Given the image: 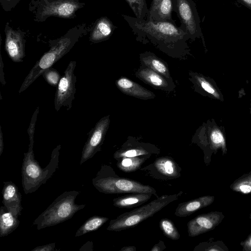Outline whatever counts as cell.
<instances>
[{
  "label": "cell",
  "instance_id": "6da1fadb",
  "mask_svg": "<svg viewBox=\"0 0 251 251\" xmlns=\"http://www.w3.org/2000/svg\"><path fill=\"white\" fill-rule=\"evenodd\" d=\"M137 40L143 43L151 42L160 48L172 50L187 47L188 34L177 27L175 21L147 20L140 23L136 18L122 15Z\"/></svg>",
  "mask_w": 251,
  "mask_h": 251
},
{
  "label": "cell",
  "instance_id": "7a4b0ae2",
  "mask_svg": "<svg viewBox=\"0 0 251 251\" xmlns=\"http://www.w3.org/2000/svg\"><path fill=\"white\" fill-rule=\"evenodd\" d=\"M85 25L76 26L64 35L50 41V49L45 52L32 68L24 79L19 90L21 93L25 90L45 71L66 54L78 41L85 32Z\"/></svg>",
  "mask_w": 251,
  "mask_h": 251
},
{
  "label": "cell",
  "instance_id": "3957f363",
  "mask_svg": "<svg viewBox=\"0 0 251 251\" xmlns=\"http://www.w3.org/2000/svg\"><path fill=\"white\" fill-rule=\"evenodd\" d=\"M33 148V145L28 146L27 152L24 153L22 164V186L25 194L35 192L46 183L58 168L60 145L53 150L51 159L44 168H42L35 159Z\"/></svg>",
  "mask_w": 251,
  "mask_h": 251
},
{
  "label": "cell",
  "instance_id": "277c9868",
  "mask_svg": "<svg viewBox=\"0 0 251 251\" xmlns=\"http://www.w3.org/2000/svg\"><path fill=\"white\" fill-rule=\"evenodd\" d=\"M94 186L104 194L148 193L158 198L156 190L132 179L122 177L116 174L110 166L102 164L92 180Z\"/></svg>",
  "mask_w": 251,
  "mask_h": 251
},
{
  "label": "cell",
  "instance_id": "5b68a950",
  "mask_svg": "<svg viewBox=\"0 0 251 251\" xmlns=\"http://www.w3.org/2000/svg\"><path fill=\"white\" fill-rule=\"evenodd\" d=\"M79 193V191H76L63 193L34 221L33 225L40 230L71 219L85 206V204L75 203V199Z\"/></svg>",
  "mask_w": 251,
  "mask_h": 251
},
{
  "label": "cell",
  "instance_id": "8992f818",
  "mask_svg": "<svg viewBox=\"0 0 251 251\" xmlns=\"http://www.w3.org/2000/svg\"><path fill=\"white\" fill-rule=\"evenodd\" d=\"M182 191L173 195H164L139 208L124 213L116 219L111 220L107 230L120 231L132 227L148 218L153 216L171 202L177 200Z\"/></svg>",
  "mask_w": 251,
  "mask_h": 251
},
{
  "label": "cell",
  "instance_id": "52a82bcc",
  "mask_svg": "<svg viewBox=\"0 0 251 251\" xmlns=\"http://www.w3.org/2000/svg\"><path fill=\"white\" fill-rule=\"evenodd\" d=\"M173 10L179 19L181 29L186 32L190 39L204 38L201 26V20L196 5L193 0H172Z\"/></svg>",
  "mask_w": 251,
  "mask_h": 251
},
{
  "label": "cell",
  "instance_id": "ba28073f",
  "mask_svg": "<svg viewBox=\"0 0 251 251\" xmlns=\"http://www.w3.org/2000/svg\"><path fill=\"white\" fill-rule=\"evenodd\" d=\"M201 131V142L204 152V160L209 164L213 153L215 154L219 150L221 151L223 155L227 153L225 128L212 119L203 125Z\"/></svg>",
  "mask_w": 251,
  "mask_h": 251
},
{
  "label": "cell",
  "instance_id": "9c48e42d",
  "mask_svg": "<svg viewBox=\"0 0 251 251\" xmlns=\"http://www.w3.org/2000/svg\"><path fill=\"white\" fill-rule=\"evenodd\" d=\"M75 66L76 61L70 62L57 86L54 102L56 111L62 106L67 110L72 107L76 91V76L74 73Z\"/></svg>",
  "mask_w": 251,
  "mask_h": 251
},
{
  "label": "cell",
  "instance_id": "30bf717a",
  "mask_svg": "<svg viewBox=\"0 0 251 251\" xmlns=\"http://www.w3.org/2000/svg\"><path fill=\"white\" fill-rule=\"evenodd\" d=\"M84 3L77 0H44L36 13V21H44L50 16L72 18Z\"/></svg>",
  "mask_w": 251,
  "mask_h": 251
},
{
  "label": "cell",
  "instance_id": "8fae6325",
  "mask_svg": "<svg viewBox=\"0 0 251 251\" xmlns=\"http://www.w3.org/2000/svg\"><path fill=\"white\" fill-rule=\"evenodd\" d=\"M110 124L109 115L101 118L90 131L81 154L80 165L92 158L100 151Z\"/></svg>",
  "mask_w": 251,
  "mask_h": 251
},
{
  "label": "cell",
  "instance_id": "7c38bea8",
  "mask_svg": "<svg viewBox=\"0 0 251 251\" xmlns=\"http://www.w3.org/2000/svg\"><path fill=\"white\" fill-rule=\"evenodd\" d=\"M154 178L167 180L181 176V168L171 157L162 156L156 159L151 164L140 169Z\"/></svg>",
  "mask_w": 251,
  "mask_h": 251
},
{
  "label": "cell",
  "instance_id": "4fadbf2b",
  "mask_svg": "<svg viewBox=\"0 0 251 251\" xmlns=\"http://www.w3.org/2000/svg\"><path fill=\"white\" fill-rule=\"evenodd\" d=\"M224 218L223 213L219 211H211L198 215L187 223L189 236L195 237L214 229Z\"/></svg>",
  "mask_w": 251,
  "mask_h": 251
},
{
  "label": "cell",
  "instance_id": "5bb4252c",
  "mask_svg": "<svg viewBox=\"0 0 251 251\" xmlns=\"http://www.w3.org/2000/svg\"><path fill=\"white\" fill-rule=\"evenodd\" d=\"M5 49L11 60L15 62L24 60L25 56V39L24 33L11 27L8 23L5 27Z\"/></svg>",
  "mask_w": 251,
  "mask_h": 251
},
{
  "label": "cell",
  "instance_id": "9a60e30c",
  "mask_svg": "<svg viewBox=\"0 0 251 251\" xmlns=\"http://www.w3.org/2000/svg\"><path fill=\"white\" fill-rule=\"evenodd\" d=\"M2 190V203L7 210L16 216L21 214L22 195L18 187L11 181L3 182Z\"/></svg>",
  "mask_w": 251,
  "mask_h": 251
},
{
  "label": "cell",
  "instance_id": "2e32d148",
  "mask_svg": "<svg viewBox=\"0 0 251 251\" xmlns=\"http://www.w3.org/2000/svg\"><path fill=\"white\" fill-rule=\"evenodd\" d=\"M172 0H152L146 18L154 21H174Z\"/></svg>",
  "mask_w": 251,
  "mask_h": 251
},
{
  "label": "cell",
  "instance_id": "e0dca14e",
  "mask_svg": "<svg viewBox=\"0 0 251 251\" xmlns=\"http://www.w3.org/2000/svg\"><path fill=\"white\" fill-rule=\"evenodd\" d=\"M214 200V196L208 195L180 203L175 210V214L179 217L189 216L197 211L211 205Z\"/></svg>",
  "mask_w": 251,
  "mask_h": 251
},
{
  "label": "cell",
  "instance_id": "ac0fdd59",
  "mask_svg": "<svg viewBox=\"0 0 251 251\" xmlns=\"http://www.w3.org/2000/svg\"><path fill=\"white\" fill-rule=\"evenodd\" d=\"M116 84L119 89L126 95L144 100L155 97L152 92L127 78H120Z\"/></svg>",
  "mask_w": 251,
  "mask_h": 251
},
{
  "label": "cell",
  "instance_id": "d6986e66",
  "mask_svg": "<svg viewBox=\"0 0 251 251\" xmlns=\"http://www.w3.org/2000/svg\"><path fill=\"white\" fill-rule=\"evenodd\" d=\"M193 77L201 94L211 99L224 101V95L213 79L198 73L194 74Z\"/></svg>",
  "mask_w": 251,
  "mask_h": 251
},
{
  "label": "cell",
  "instance_id": "ffe728a7",
  "mask_svg": "<svg viewBox=\"0 0 251 251\" xmlns=\"http://www.w3.org/2000/svg\"><path fill=\"white\" fill-rule=\"evenodd\" d=\"M116 28L107 17H102L95 22L90 34V41L97 43L107 40Z\"/></svg>",
  "mask_w": 251,
  "mask_h": 251
},
{
  "label": "cell",
  "instance_id": "44dd1931",
  "mask_svg": "<svg viewBox=\"0 0 251 251\" xmlns=\"http://www.w3.org/2000/svg\"><path fill=\"white\" fill-rule=\"evenodd\" d=\"M152 194L132 193L115 198L113 200L114 206L120 208H131L139 206L148 201Z\"/></svg>",
  "mask_w": 251,
  "mask_h": 251
},
{
  "label": "cell",
  "instance_id": "7402d4cb",
  "mask_svg": "<svg viewBox=\"0 0 251 251\" xmlns=\"http://www.w3.org/2000/svg\"><path fill=\"white\" fill-rule=\"evenodd\" d=\"M158 154L159 151L155 147L147 148V146H125L116 151L114 154V158L117 161L124 157H136L142 155H151L152 154Z\"/></svg>",
  "mask_w": 251,
  "mask_h": 251
},
{
  "label": "cell",
  "instance_id": "603a6c76",
  "mask_svg": "<svg viewBox=\"0 0 251 251\" xmlns=\"http://www.w3.org/2000/svg\"><path fill=\"white\" fill-rule=\"evenodd\" d=\"M20 221L4 206L0 209V237L7 236L19 226Z\"/></svg>",
  "mask_w": 251,
  "mask_h": 251
},
{
  "label": "cell",
  "instance_id": "cb8c5ba5",
  "mask_svg": "<svg viewBox=\"0 0 251 251\" xmlns=\"http://www.w3.org/2000/svg\"><path fill=\"white\" fill-rule=\"evenodd\" d=\"M137 75L148 84L158 89H166L168 83L164 77L149 68H144L138 71Z\"/></svg>",
  "mask_w": 251,
  "mask_h": 251
},
{
  "label": "cell",
  "instance_id": "d4e9b609",
  "mask_svg": "<svg viewBox=\"0 0 251 251\" xmlns=\"http://www.w3.org/2000/svg\"><path fill=\"white\" fill-rule=\"evenodd\" d=\"M141 59L148 68L166 78L170 77V73L166 65L151 52H147L142 54Z\"/></svg>",
  "mask_w": 251,
  "mask_h": 251
},
{
  "label": "cell",
  "instance_id": "484cf974",
  "mask_svg": "<svg viewBox=\"0 0 251 251\" xmlns=\"http://www.w3.org/2000/svg\"><path fill=\"white\" fill-rule=\"evenodd\" d=\"M151 155H142L136 157H124L117 161V166L126 173L133 172L140 169L141 165Z\"/></svg>",
  "mask_w": 251,
  "mask_h": 251
},
{
  "label": "cell",
  "instance_id": "4316f807",
  "mask_svg": "<svg viewBox=\"0 0 251 251\" xmlns=\"http://www.w3.org/2000/svg\"><path fill=\"white\" fill-rule=\"evenodd\" d=\"M108 220L107 217L100 216H93L90 217L77 229L75 237H79L97 230Z\"/></svg>",
  "mask_w": 251,
  "mask_h": 251
},
{
  "label": "cell",
  "instance_id": "83f0119b",
  "mask_svg": "<svg viewBox=\"0 0 251 251\" xmlns=\"http://www.w3.org/2000/svg\"><path fill=\"white\" fill-rule=\"evenodd\" d=\"M233 191L242 194L251 193V172L244 174L235 179L230 185Z\"/></svg>",
  "mask_w": 251,
  "mask_h": 251
},
{
  "label": "cell",
  "instance_id": "f1b7e54d",
  "mask_svg": "<svg viewBox=\"0 0 251 251\" xmlns=\"http://www.w3.org/2000/svg\"><path fill=\"white\" fill-rule=\"evenodd\" d=\"M140 23L146 21L149 9L146 0H126Z\"/></svg>",
  "mask_w": 251,
  "mask_h": 251
},
{
  "label": "cell",
  "instance_id": "f546056e",
  "mask_svg": "<svg viewBox=\"0 0 251 251\" xmlns=\"http://www.w3.org/2000/svg\"><path fill=\"white\" fill-rule=\"evenodd\" d=\"M214 238L200 243L194 249V251H228V247L221 240L214 241Z\"/></svg>",
  "mask_w": 251,
  "mask_h": 251
},
{
  "label": "cell",
  "instance_id": "4dcf8cb0",
  "mask_svg": "<svg viewBox=\"0 0 251 251\" xmlns=\"http://www.w3.org/2000/svg\"><path fill=\"white\" fill-rule=\"evenodd\" d=\"M159 227L164 234L168 238L177 240L180 238V234L173 222L168 218L162 219L159 222Z\"/></svg>",
  "mask_w": 251,
  "mask_h": 251
},
{
  "label": "cell",
  "instance_id": "1f68e13d",
  "mask_svg": "<svg viewBox=\"0 0 251 251\" xmlns=\"http://www.w3.org/2000/svg\"><path fill=\"white\" fill-rule=\"evenodd\" d=\"M42 75L50 85L54 87L57 86L61 77L59 72L52 68L45 71Z\"/></svg>",
  "mask_w": 251,
  "mask_h": 251
},
{
  "label": "cell",
  "instance_id": "d6a6232c",
  "mask_svg": "<svg viewBox=\"0 0 251 251\" xmlns=\"http://www.w3.org/2000/svg\"><path fill=\"white\" fill-rule=\"evenodd\" d=\"M39 107H38L33 113L29 126L27 129V133L29 136V145H33L34 144V135L35 129V125L37 121V118L39 113Z\"/></svg>",
  "mask_w": 251,
  "mask_h": 251
},
{
  "label": "cell",
  "instance_id": "836d02e7",
  "mask_svg": "<svg viewBox=\"0 0 251 251\" xmlns=\"http://www.w3.org/2000/svg\"><path fill=\"white\" fill-rule=\"evenodd\" d=\"M20 0H0V4L6 11L13 8Z\"/></svg>",
  "mask_w": 251,
  "mask_h": 251
},
{
  "label": "cell",
  "instance_id": "e575fe53",
  "mask_svg": "<svg viewBox=\"0 0 251 251\" xmlns=\"http://www.w3.org/2000/svg\"><path fill=\"white\" fill-rule=\"evenodd\" d=\"M55 250H55V243H52L35 247L31 250V251H54Z\"/></svg>",
  "mask_w": 251,
  "mask_h": 251
},
{
  "label": "cell",
  "instance_id": "d590c367",
  "mask_svg": "<svg viewBox=\"0 0 251 251\" xmlns=\"http://www.w3.org/2000/svg\"><path fill=\"white\" fill-rule=\"evenodd\" d=\"M240 245L243 247V251H251V233L246 239L241 242Z\"/></svg>",
  "mask_w": 251,
  "mask_h": 251
},
{
  "label": "cell",
  "instance_id": "8d00e7d4",
  "mask_svg": "<svg viewBox=\"0 0 251 251\" xmlns=\"http://www.w3.org/2000/svg\"><path fill=\"white\" fill-rule=\"evenodd\" d=\"M166 248L164 242L160 240L159 242L154 245L152 248L151 250V251H162Z\"/></svg>",
  "mask_w": 251,
  "mask_h": 251
},
{
  "label": "cell",
  "instance_id": "74e56055",
  "mask_svg": "<svg viewBox=\"0 0 251 251\" xmlns=\"http://www.w3.org/2000/svg\"><path fill=\"white\" fill-rule=\"evenodd\" d=\"M3 64L1 57H0V82L2 84V85H4L5 84L6 82H5V80L4 79V73L3 72Z\"/></svg>",
  "mask_w": 251,
  "mask_h": 251
},
{
  "label": "cell",
  "instance_id": "f35d334b",
  "mask_svg": "<svg viewBox=\"0 0 251 251\" xmlns=\"http://www.w3.org/2000/svg\"><path fill=\"white\" fill-rule=\"evenodd\" d=\"M0 156L2 153L3 149H4V142H3V134L1 131V126H0Z\"/></svg>",
  "mask_w": 251,
  "mask_h": 251
},
{
  "label": "cell",
  "instance_id": "ab89813d",
  "mask_svg": "<svg viewBox=\"0 0 251 251\" xmlns=\"http://www.w3.org/2000/svg\"><path fill=\"white\" fill-rule=\"evenodd\" d=\"M136 251V247L134 246L124 247L120 250V251Z\"/></svg>",
  "mask_w": 251,
  "mask_h": 251
},
{
  "label": "cell",
  "instance_id": "60d3db41",
  "mask_svg": "<svg viewBox=\"0 0 251 251\" xmlns=\"http://www.w3.org/2000/svg\"><path fill=\"white\" fill-rule=\"evenodd\" d=\"M243 4L251 9V0H239Z\"/></svg>",
  "mask_w": 251,
  "mask_h": 251
},
{
  "label": "cell",
  "instance_id": "b9f144b4",
  "mask_svg": "<svg viewBox=\"0 0 251 251\" xmlns=\"http://www.w3.org/2000/svg\"><path fill=\"white\" fill-rule=\"evenodd\" d=\"M250 115H251V101H250Z\"/></svg>",
  "mask_w": 251,
  "mask_h": 251
},
{
  "label": "cell",
  "instance_id": "7bdbcfd3",
  "mask_svg": "<svg viewBox=\"0 0 251 251\" xmlns=\"http://www.w3.org/2000/svg\"><path fill=\"white\" fill-rule=\"evenodd\" d=\"M249 218H250V219L251 220V214H250V215Z\"/></svg>",
  "mask_w": 251,
  "mask_h": 251
}]
</instances>
